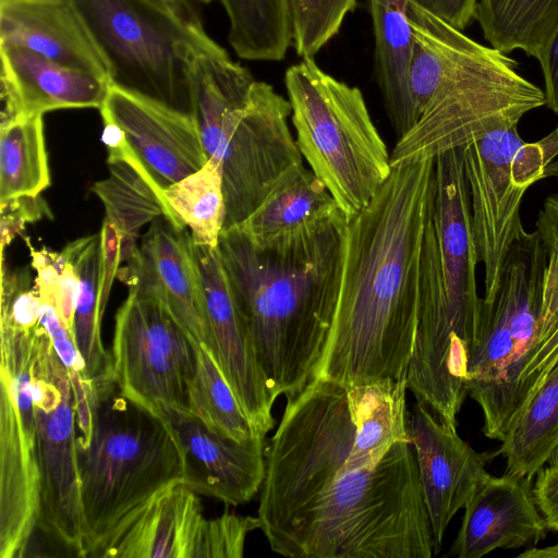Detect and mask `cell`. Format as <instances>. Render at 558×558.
<instances>
[{
    "label": "cell",
    "instance_id": "10",
    "mask_svg": "<svg viewBox=\"0 0 558 558\" xmlns=\"http://www.w3.org/2000/svg\"><path fill=\"white\" fill-rule=\"evenodd\" d=\"M470 194L471 225L478 263L484 265V302L498 288L504 263L524 228L520 206L529 187L544 179L558 155L556 129L527 143L518 124L494 130L462 147Z\"/></svg>",
    "mask_w": 558,
    "mask_h": 558
},
{
    "label": "cell",
    "instance_id": "38",
    "mask_svg": "<svg viewBox=\"0 0 558 558\" xmlns=\"http://www.w3.org/2000/svg\"><path fill=\"white\" fill-rule=\"evenodd\" d=\"M260 529V520L252 515L225 512L218 518L207 519L203 558H241L246 536Z\"/></svg>",
    "mask_w": 558,
    "mask_h": 558
},
{
    "label": "cell",
    "instance_id": "28",
    "mask_svg": "<svg viewBox=\"0 0 558 558\" xmlns=\"http://www.w3.org/2000/svg\"><path fill=\"white\" fill-rule=\"evenodd\" d=\"M412 0H367L374 33L375 77L385 110L398 138L416 123L409 88Z\"/></svg>",
    "mask_w": 558,
    "mask_h": 558
},
{
    "label": "cell",
    "instance_id": "12",
    "mask_svg": "<svg viewBox=\"0 0 558 558\" xmlns=\"http://www.w3.org/2000/svg\"><path fill=\"white\" fill-rule=\"evenodd\" d=\"M111 360L124 397L163 418L189 412L196 344L154 296L129 288L116 315Z\"/></svg>",
    "mask_w": 558,
    "mask_h": 558
},
{
    "label": "cell",
    "instance_id": "6",
    "mask_svg": "<svg viewBox=\"0 0 558 558\" xmlns=\"http://www.w3.org/2000/svg\"><path fill=\"white\" fill-rule=\"evenodd\" d=\"M82 510L80 557L105 543L150 498L183 482L180 441L170 423L124 397L113 383L93 405V429L77 442Z\"/></svg>",
    "mask_w": 558,
    "mask_h": 558
},
{
    "label": "cell",
    "instance_id": "20",
    "mask_svg": "<svg viewBox=\"0 0 558 558\" xmlns=\"http://www.w3.org/2000/svg\"><path fill=\"white\" fill-rule=\"evenodd\" d=\"M40 511L36 418L31 400L0 388V558L22 556Z\"/></svg>",
    "mask_w": 558,
    "mask_h": 558
},
{
    "label": "cell",
    "instance_id": "19",
    "mask_svg": "<svg viewBox=\"0 0 558 558\" xmlns=\"http://www.w3.org/2000/svg\"><path fill=\"white\" fill-rule=\"evenodd\" d=\"M408 15L412 33L408 88L417 120L438 88L449 81L470 75H521L517 61L508 54L471 39L415 0Z\"/></svg>",
    "mask_w": 558,
    "mask_h": 558
},
{
    "label": "cell",
    "instance_id": "47",
    "mask_svg": "<svg viewBox=\"0 0 558 558\" xmlns=\"http://www.w3.org/2000/svg\"><path fill=\"white\" fill-rule=\"evenodd\" d=\"M3 1H9V0H0V2H3Z\"/></svg>",
    "mask_w": 558,
    "mask_h": 558
},
{
    "label": "cell",
    "instance_id": "48",
    "mask_svg": "<svg viewBox=\"0 0 558 558\" xmlns=\"http://www.w3.org/2000/svg\"><path fill=\"white\" fill-rule=\"evenodd\" d=\"M556 131H557V133H558V126L556 128Z\"/></svg>",
    "mask_w": 558,
    "mask_h": 558
},
{
    "label": "cell",
    "instance_id": "30",
    "mask_svg": "<svg viewBox=\"0 0 558 558\" xmlns=\"http://www.w3.org/2000/svg\"><path fill=\"white\" fill-rule=\"evenodd\" d=\"M474 20L490 47L522 50L542 68L558 29V0H477Z\"/></svg>",
    "mask_w": 558,
    "mask_h": 558
},
{
    "label": "cell",
    "instance_id": "15",
    "mask_svg": "<svg viewBox=\"0 0 558 558\" xmlns=\"http://www.w3.org/2000/svg\"><path fill=\"white\" fill-rule=\"evenodd\" d=\"M433 218L449 314L458 335L472 349L483 298L476 288L478 258L462 147L435 157Z\"/></svg>",
    "mask_w": 558,
    "mask_h": 558
},
{
    "label": "cell",
    "instance_id": "45",
    "mask_svg": "<svg viewBox=\"0 0 558 558\" xmlns=\"http://www.w3.org/2000/svg\"><path fill=\"white\" fill-rule=\"evenodd\" d=\"M548 177L558 178V159L549 162L544 170V179Z\"/></svg>",
    "mask_w": 558,
    "mask_h": 558
},
{
    "label": "cell",
    "instance_id": "4",
    "mask_svg": "<svg viewBox=\"0 0 558 558\" xmlns=\"http://www.w3.org/2000/svg\"><path fill=\"white\" fill-rule=\"evenodd\" d=\"M292 558H432L435 544L411 442L392 446L372 470L327 484L262 531Z\"/></svg>",
    "mask_w": 558,
    "mask_h": 558
},
{
    "label": "cell",
    "instance_id": "36",
    "mask_svg": "<svg viewBox=\"0 0 558 558\" xmlns=\"http://www.w3.org/2000/svg\"><path fill=\"white\" fill-rule=\"evenodd\" d=\"M357 0H287L292 46L302 58H314L340 31Z\"/></svg>",
    "mask_w": 558,
    "mask_h": 558
},
{
    "label": "cell",
    "instance_id": "5",
    "mask_svg": "<svg viewBox=\"0 0 558 558\" xmlns=\"http://www.w3.org/2000/svg\"><path fill=\"white\" fill-rule=\"evenodd\" d=\"M185 63L206 156L221 168L225 230L242 223L278 177L302 161L288 125L292 109L209 35L189 47Z\"/></svg>",
    "mask_w": 558,
    "mask_h": 558
},
{
    "label": "cell",
    "instance_id": "16",
    "mask_svg": "<svg viewBox=\"0 0 558 558\" xmlns=\"http://www.w3.org/2000/svg\"><path fill=\"white\" fill-rule=\"evenodd\" d=\"M210 331V353L234 393L254 432L274 427L276 401L260 369L246 322L233 295L218 246L194 244Z\"/></svg>",
    "mask_w": 558,
    "mask_h": 558
},
{
    "label": "cell",
    "instance_id": "7",
    "mask_svg": "<svg viewBox=\"0 0 558 558\" xmlns=\"http://www.w3.org/2000/svg\"><path fill=\"white\" fill-rule=\"evenodd\" d=\"M284 85L298 148L350 221L392 171L363 94L325 72L314 58L289 66Z\"/></svg>",
    "mask_w": 558,
    "mask_h": 558
},
{
    "label": "cell",
    "instance_id": "31",
    "mask_svg": "<svg viewBox=\"0 0 558 558\" xmlns=\"http://www.w3.org/2000/svg\"><path fill=\"white\" fill-rule=\"evenodd\" d=\"M497 454L506 473L530 477L558 461V363L509 428Z\"/></svg>",
    "mask_w": 558,
    "mask_h": 558
},
{
    "label": "cell",
    "instance_id": "29",
    "mask_svg": "<svg viewBox=\"0 0 558 558\" xmlns=\"http://www.w3.org/2000/svg\"><path fill=\"white\" fill-rule=\"evenodd\" d=\"M78 275L73 337L84 363L85 380L93 402L114 381L112 360L101 340L100 326V233L69 243L62 250Z\"/></svg>",
    "mask_w": 558,
    "mask_h": 558
},
{
    "label": "cell",
    "instance_id": "37",
    "mask_svg": "<svg viewBox=\"0 0 558 558\" xmlns=\"http://www.w3.org/2000/svg\"><path fill=\"white\" fill-rule=\"evenodd\" d=\"M36 270L35 288L41 301L51 304L64 326L73 333V320L78 289V275L63 251L45 247L31 255Z\"/></svg>",
    "mask_w": 558,
    "mask_h": 558
},
{
    "label": "cell",
    "instance_id": "46",
    "mask_svg": "<svg viewBox=\"0 0 558 558\" xmlns=\"http://www.w3.org/2000/svg\"><path fill=\"white\" fill-rule=\"evenodd\" d=\"M166 1H173V2H189V3H201V4H209L211 3L213 1H218V0H166Z\"/></svg>",
    "mask_w": 558,
    "mask_h": 558
},
{
    "label": "cell",
    "instance_id": "33",
    "mask_svg": "<svg viewBox=\"0 0 558 558\" xmlns=\"http://www.w3.org/2000/svg\"><path fill=\"white\" fill-rule=\"evenodd\" d=\"M49 185L43 116L0 125V202L40 195Z\"/></svg>",
    "mask_w": 558,
    "mask_h": 558
},
{
    "label": "cell",
    "instance_id": "21",
    "mask_svg": "<svg viewBox=\"0 0 558 558\" xmlns=\"http://www.w3.org/2000/svg\"><path fill=\"white\" fill-rule=\"evenodd\" d=\"M165 420L180 441L183 483L196 494L238 506L260 490L266 469L265 437L238 442L215 434L183 411H171Z\"/></svg>",
    "mask_w": 558,
    "mask_h": 558
},
{
    "label": "cell",
    "instance_id": "3",
    "mask_svg": "<svg viewBox=\"0 0 558 558\" xmlns=\"http://www.w3.org/2000/svg\"><path fill=\"white\" fill-rule=\"evenodd\" d=\"M407 374L365 384L313 379L287 405L265 450L257 515L277 523L328 482L372 470L393 445L411 442Z\"/></svg>",
    "mask_w": 558,
    "mask_h": 558
},
{
    "label": "cell",
    "instance_id": "23",
    "mask_svg": "<svg viewBox=\"0 0 558 558\" xmlns=\"http://www.w3.org/2000/svg\"><path fill=\"white\" fill-rule=\"evenodd\" d=\"M0 125L59 109H100L111 86L19 46H0Z\"/></svg>",
    "mask_w": 558,
    "mask_h": 558
},
{
    "label": "cell",
    "instance_id": "27",
    "mask_svg": "<svg viewBox=\"0 0 558 558\" xmlns=\"http://www.w3.org/2000/svg\"><path fill=\"white\" fill-rule=\"evenodd\" d=\"M325 183L303 161L283 171L259 206L238 227L264 244L316 227L339 214Z\"/></svg>",
    "mask_w": 558,
    "mask_h": 558
},
{
    "label": "cell",
    "instance_id": "22",
    "mask_svg": "<svg viewBox=\"0 0 558 558\" xmlns=\"http://www.w3.org/2000/svg\"><path fill=\"white\" fill-rule=\"evenodd\" d=\"M463 509L451 557L481 558L499 548L534 547L548 529L534 500L530 477L489 475Z\"/></svg>",
    "mask_w": 558,
    "mask_h": 558
},
{
    "label": "cell",
    "instance_id": "39",
    "mask_svg": "<svg viewBox=\"0 0 558 558\" xmlns=\"http://www.w3.org/2000/svg\"><path fill=\"white\" fill-rule=\"evenodd\" d=\"M46 201L40 195L20 196L0 202L1 256L14 238L21 234L26 225L43 217H51Z\"/></svg>",
    "mask_w": 558,
    "mask_h": 558
},
{
    "label": "cell",
    "instance_id": "14",
    "mask_svg": "<svg viewBox=\"0 0 558 558\" xmlns=\"http://www.w3.org/2000/svg\"><path fill=\"white\" fill-rule=\"evenodd\" d=\"M118 277L154 296L195 344L210 349L203 279L187 228L155 219Z\"/></svg>",
    "mask_w": 558,
    "mask_h": 558
},
{
    "label": "cell",
    "instance_id": "32",
    "mask_svg": "<svg viewBox=\"0 0 558 558\" xmlns=\"http://www.w3.org/2000/svg\"><path fill=\"white\" fill-rule=\"evenodd\" d=\"M228 19V41L250 61H280L292 46L287 0H218Z\"/></svg>",
    "mask_w": 558,
    "mask_h": 558
},
{
    "label": "cell",
    "instance_id": "42",
    "mask_svg": "<svg viewBox=\"0 0 558 558\" xmlns=\"http://www.w3.org/2000/svg\"><path fill=\"white\" fill-rule=\"evenodd\" d=\"M453 27L464 31L474 20L477 0H415Z\"/></svg>",
    "mask_w": 558,
    "mask_h": 558
},
{
    "label": "cell",
    "instance_id": "43",
    "mask_svg": "<svg viewBox=\"0 0 558 558\" xmlns=\"http://www.w3.org/2000/svg\"><path fill=\"white\" fill-rule=\"evenodd\" d=\"M535 227L547 252L558 253V193L549 195L544 201Z\"/></svg>",
    "mask_w": 558,
    "mask_h": 558
},
{
    "label": "cell",
    "instance_id": "18",
    "mask_svg": "<svg viewBox=\"0 0 558 558\" xmlns=\"http://www.w3.org/2000/svg\"><path fill=\"white\" fill-rule=\"evenodd\" d=\"M456 427L421 402L415 403L409 415L408 429L430 520L435 555L441 550L452 518L490 475L485 464L497 454L476 452L458 435Z\"/></svg>",
    "mask_w": 558,
    "mask_h": 558
},
{
    "label": "cell",
    "instance_id": "13",
    "mask_svg": "<svg viewBox=\"0 0 558 558\" xmlns=\"http://www.w3.org/2000/svg\"><path fill=\"white\" fill-rule=\"evenodd\" d=\"M546 105L544 92L524 78L471 75L441 85L391 154V167L420 162L472 143L494 130L517 125Z\"/></svg>",
    "mask_w": 558,
    "mask_h": 558
},
{
    "label": "cell",
    "instance_id": "11",
    "mask_svg": "<svg viewBox=\"0 0 558 558\" xmlns=\"http://www.w3.org/2000/svg\"><path fill=\"white\" fill-rule=\"evenodd\" d=\"M32 385L40 475L38 527L78 555L82 510L76 401L69 371L41 324L35 341Z\"/></svg>",
    "mask_w": 558,
    "mask_h": 558
},
{
    "label": "cell",
    "instance_id": "25",
    "mask_svg": "<svg viewBox=\"0 0 558 558\" xmlns=\"http://www.w3.org/2000/svg\"><path fill=\"white\" fill-rule=\"evenodd\" d=\"M0 46L23 47L109 81L108 64L70 0L0 2Z\"/></svg>",
    "mask_w": 558,
    "mask_h": 558
},
{
    "label": "cell",
    "instance_id": "40",
    "mask_svg": "<svg viewBox=\"0 0 558 558\" xmlns=\"http://www.w3.org/2000/svg\"><path fill=\"white\" fill-rule=\"evenodd\" d=\"M99 233L101 246L99 300L100 311L104 315L113 278L118 275L122 263V241L118 230L106 218Z\"/></svg>",
    "mask_w": 558,
    "mask_h": 558
},
{
    "label": "cell",
    "instance_id": "24",
    "mask_svg": "<svg viewBox=\"0 0 558 558\" xmlns=\"http://www.w3.org/2000/svg\"><path fill=\"white\" fill-rule=\"evenodd\" d=\"M183 482L157 493L105 543L96 557L203 558L207 519Z\"/></svg>",
    "mask_w": 558,
    "mask_h": 558
},
{
    "label": "cell",
    "instance_id": "41",
    "mask_svg": "<svg viewBox=\"0 0 558 558\" xmlns=\"http://www.w3.org/2000/svg\"><path fill=\"white\" fill-rule=\"evenodd\" d=\"M533 495L547 527L558 532V461L536 473Z\"/></svg>",
    "mask_w": 558,
    "mask_h": 558
},
{
    "label": "cell",
    "instance_id": "44",
    "mask_svg": "<svg viewBox=\"0 0 558 558\" xmlns=\"http://www.w3.org/2000/svg\"><path fill=\"white\" fill-rule=\"evenodd\" d=\"M542 72L544 75L546 106L558 114V29L549 45Z\"/></svg>",
    "mask_w": 558,
    "mask_h": 558
},
{
    "label": "cell",
    "instance_id": "34",
    "mask_svg": "<svg viewBox=\"0 0 558 558\" xmlns=\"http://www.w3.org/2000/svg\"><path fill=\"white\" fill-rule=\"evenodd\" d=\"M163 197L193 243L218 246L226 221L221 168L214 159L163 190Z\"/></svg>",
    "mask_w": 558,
    "mask_h": 558
},
{
    "label": "cell",
    "instance_id": "35",
    "mask_svg": "<svg viewBox=\"0 0 558 558\" xmlns=\"http://www.w3.org/2000/svg\"><path fill=\"white\" fill-rule=\"evenodd\" d=\"M189 413L215 434L238 442L258 436L204 344H196L195 369L189 385Z\"/></svg>",
    "mask_w": 558,
    "mask_h": 558
},
{
    "label": "cell",
    "instance_id": "8",
    "mask_svg": "<svg viewBox=\"0 0 558 558\" xmlns=\"http://www.w3.org/2000/svg\"><path fill=\"white\" fill-rule=\"evenodd\" d=\"M548 252L536 231L512 244L490 302H482L466 374L468 395L481 407L485 437L502 441L520 413L521 389L541 323Z\"/></svg>",
    "mask_w": 558,
    "mask_h": 558
},
{
    "label": "cell",
    "instance_id": "17",
    "mask_svg": "<svg viewBox=\"0 0 558 558\" xmlns=\"http://www.w3.org/2000/svg\"><path fill=\"white\" fill-rule=\"evenodd\" d=\"M99 110L162 193L208 160L193 114L114 86Z\"/></svg>",
    "mask_w": 558,
    "mask_h": 558
},
{
    "label": "cell",
    "instance_id": "1",
    "mask_svg": "<svg viewBox=\"0 0 558 558\" xmlns=\"http://www.w3.org/2000/svg\"><path fill=\"white\" fill-rule=\"evenodd\" d=\"M434 191L435 158L393 167L347 222L338 301L313 379L350 386L407 374Z\"/></svg>",
    "mask_w": 558,
    "mask_h": 558
},
{
    "label": "cell",
    "instance_id": "2",
    "mask_svg": "<svg viewBox=\"0 0 558 558\" xmlns=\"http://www.w3.org/2000/svg\"><path fill=\"white\" fill-rule=\"evenodd\" d=\"M347 222L340 211L264 244L238 226L220 233V259L275 399L314 378L338 301Z\"/></svg>",
    "mask_w": 558,
    "mask_h": 558
},
{
    "label": "cell",
    "instance_id": "26",
    "mask_svg": "<svg viewBox=\"0 0 558 558\" xmlns=\"http://www.w3.org/2000/svg\"><path fill=\"white\" fill-rule=\"evenodd\" d=\"M102 141L108 150L109 175L96 182L92 191L105 207V218L121 235L122 262L137 247L138 231L155 219L165 217L184 229L168 206L162 191L131 153L120 130L104 123Z\"/></svg>",
    "mask_w": 558,
    "mask_h": 558
},
{
    "label": "cell",
    "instance_id": "9",
    "mask_svg": "<svg viewBox=\"0 0 558 558\" xmlns=\"http://www.w3.org/2000/svg\"><path fill=\"white\" fill-rule=\"evenodd\" d=\"M70 1L108 64L111 86L193 114L185 53L207 35L194 3Z\"/></svg>",
    "mask_w": 558,
    "mask_h": 558
}]
</instances>
